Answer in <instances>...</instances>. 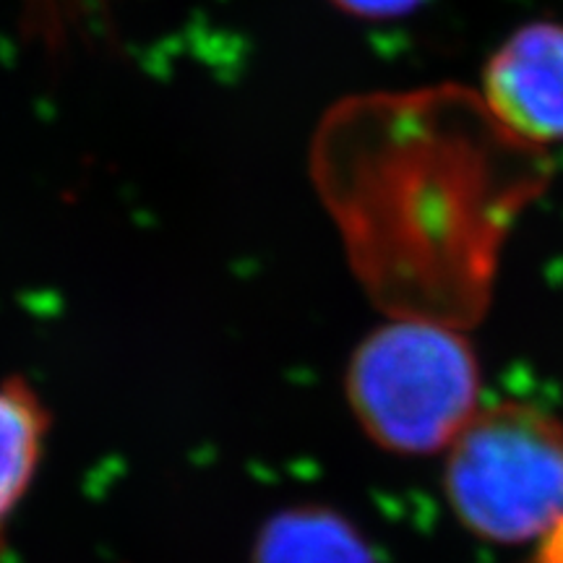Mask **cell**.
Wrapping results in <instances>:
<instances>
[{
    "label": "cell",
    "mask_w": 563,
    "mask_h": 563,
    "mask_svg": "<svg viewBox=\"0 0 563 563\" xmlns=\"http://www.w3.org/2000/svg\"><path fill=\"white\" fill-rule=\"evenodd\" d=\"M344 397L384 452L439 454L481 412V363L454 323L394 316L352 352Z\"/></svg>",
    "instance_id": "obj_1"
},
{
    "label": "cell",
    "mask_w": 563,
    "mask_h": 563,
    "mask_svg": "<svg viewBox=\"0 0 563 563\" xmlns=\"http://www.w3.org/2000/svg\"><path fill=\"white\" fill-rule=\"evenodd\" d=\"M443 493L485 543L543 540L563 519V420L522 402L481 407L446 449Z\"/></svg>",
    "instance_id": "obj_2"
},
{
    "label": "cell",
    "mask_w": 563,
    "mask_h": 563,
    "mask_svg": "<svg viewBox=\"0 0 563 563\" xmlns=\"http://www.w3.org/2000/svg\"><path fill=\"white\" fill-rule=\"evenodd\" d=\"M485 95L506 129L527 141H563V26L514 32L485 70Z\"/></svg>",
    "instance_id": "obj_3"
},
{
    "label": "cell",
    "mask_w": 563,
    "mask_h": 563,
    "mask_svg": "<svg viewBox=\"0 0 563 563\" xmlns=\"http://www.w3.org/2000/svg\"><path fill=\"white\" fill-rule=\"evenodd\" d=\"M251 563H378L365 534L323 504H298L258 527Z\"/></svg>",
    "instance_id": "obj_4"
},
{
    "label": "cell",
    "mask_w": 563,
    "mask_h": 563,
    "mask_svg": "<svg viewBox=\"0 0 563 563\" xmlns=\"http://www.w3.org/2000/svg\"><path fill=\"white\" fill-rule=\"evenodd\" d=\"M51 433V412L24 378L0 384V553L5 527L37 475Z\"/></svg>",
    "instance_id": "obj_5"
},
{
    "label": "cell",
    "mask_w": 563,
    "mask_h": 563,
    "mask_svg": "<svg viewBox=\"0 0 563 563\" xmlns=\"http://www.w3.org/2000/svg\"><path fill=\"white\" fill-rule=\"evenodd\" d=\"M336 3L365 19H391L412 11L418 0H336Z\"/></svg>",
    "instance_id": "obj_6"
},
{
    "label": "cell",
    "mask_w": 563,
    "mask_h": 563,
    "mask_svg": "<svg viewBox=\"0 0 563 563\" xmlns=\"http://www.w3.org/2000/svg\"><path fill=\"white\" fill-rule=\"evenodd\" d=\"M534 563H563V519L540 540Z\"/></svg>",
    "instance_id": "obj_7"
}]
</instances>
